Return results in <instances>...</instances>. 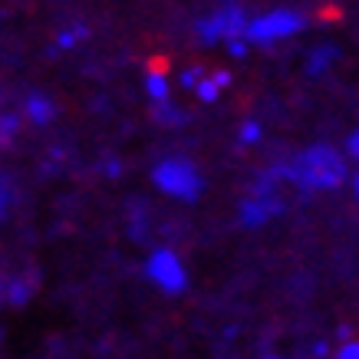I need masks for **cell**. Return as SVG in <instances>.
I'll use <instances>...</instances> for the list:
<instances>
[{
	"label": "cell",
	"instance_id": "obj_2",
	"mask_svg": "<svg viewBox=\"0 0 359 359\" xmlns=\"http://www.w3.org/2000/svg\"><path fill=\"white\" fill-rule=\"evenodd\" d=\"M152 182L158 191L178 198V201H198L201 188H205L201 172L188 158H165V162H158L152 172Z\"/></svg>",
	"mask_w": 359,
	"mask_h": 359
},
{
	"label": "cell",
	"instance_id": "obj_20",
	"mask_svg": "<svg viewBox=\"0 0 359 359\" xmlns=\"http://www.w3.org/2000/svg\"><path fill=\"white\" fill-rule=\"evenodd\" d=\"M346 152H349V155H353V158H356V162H359V129H356V132H353V135H349V139H346Z\"/></svg>",
	"mask_w": 359,
	"mask_h": 359
},
{
	"label": "cell",
	"instance_id": "obj_24",
	"mask_svg": "<svg viewBox=\"0 0 359 359\" xmlns=\"http://www.w3.org/2000/svg\"><path fill=\"white\" fill-rule=\"evenodd\" d=\"M264 359H280V356H264Z\"/></svg>",
	"mask_w": 359,
	"mask_h": 359
},
{
	"label": "cell",
	"instance_id": "obj_11",
	"mask_svg": "<svg viewBox=\"0 0 359 359\" xmlns=\"http://www.w3.org/2000/svg\"><path fill=\"white\" fill-rule=\"evenodd\" d=\"M30 294H33V287L27 280H13L11 287H7V300H11L13 306H23L30 300Z\"/></svg>",
	"mask_w": 359,
	"mask_h": 359
},
{
	"label": "cell",
	"instance_id": "obj_10",
	"mask_svg": "<svg viewBox=\"0 0 359 359\" xmlns=\"http://www.w3.org/2000/svg\"><path fill=\"white\" fill-rule=\"evenodd\" d=\"M86 36H89V27L86 23H76L73 30H63L56 36V46H60V50H73V46H76L79 40H86Z\"/></svg>",
	"mask_w": 359,
	"mask_h": 359
},
{
	"label": "cell",
	"instance_id": "obj_16",
	"mask_svg": "<svg viewBox=\"0 0 359 359\" xmlns=\"http://www.w3.org/2000/svg\"><path fill=\"white\" fill-rule=\"evenodd\" d=\"M337 359H359V339H349L337 349Z\"/></svg>",
	"mask_w": 359,
	"mask_h": 359
},
{
	"label": "cell",
	"instance_id": "obj_23",
	"mask_svg": "<svg viewBox=\"0 0 359 359\" xmlns=\"http://www.w3.org/2000/svg\"><path fill=\"white\" fill-rule=\"evenodd\" d=\"M353 191H356V198H359V175L353 178Z\"/></svg>",
	"mask_w": 359,
	"mask_h": 359
},
{
	"label": "cell",
	"instance_id": "obj_5",
	"mask_svg": "<svg viewBox=\"0 0 359 359\" xmlns=\"http://www.w3.org/2000/svg\"><path fill=\"white\" fill-rule=\"evenodd\" d=\"M248 13L241 11V7H234V4H228V7H221L218 13H211L208 20L198 23V33H201V40L205 43H218V40H241L244 33H248Z\"/></svg>",
	"mask_w": 359,
	"mask_h": 359
},
{
	"label": "cell",
	"instance_id": "obj_19",
	"mask_svg": "<svg viewBox=\"0 0 359 359\" xmlns=\"http://www.w3.org/2000/svg\"><path fill=\"white\" fill-rule=\"evenodd\" d=\"M13 132H17V119H13V116L0 119V139H7V135H13Z\"/></svg>",
	"mask_w": 359,
	"mask_h": 359
},
{
	"label": "cell",
	"instance_id": "obj_15",
	"mask_svg": "<svg viewBox=\"0 0 359 359\" xmlns=\"http://www.w3.org/2000/svg\"><path fill=\"white\" fill-rule=\"evenodd\" d=\"M205 79V69L201 66H188L185 73H182V86L185 89H198V83Z\"/></svg>",
	"mask_w": 359,
	"mask_h": 359
},
{
	"label": "cell",
	"instance_id": "obj_17",
	"mask_svg": "<svg viewBox=\"0 0 359 359\" xmlns=\"http://www.w3.org/2000/svg\"><path fill=\"white\" fill-rule=\"evenodd\" d=\"M228 53L234 56V60H244L248 56V40L241 36V40H228Z\"/></svg>",
	"mask_w": 359,
	"mask_h": 359
},
{
	"label": "cell",
	"instance_id": "obj_3",
	"mask_svg": "<svg viewBox=\"0 0 359 359\" xmlns=\"http://www.w3.org/2000/svg\"><path fill=\"white\" fill-rule=\"evenodd\" d=\"M306 27V17L297 11H271L264 17H254L248 23V33L244 40L248 43H273V40H287Z\"/></svg>",
	"mask_w": 359,
	"mask_h": 359
},
{
	"label": "cell",
	"instance_id": "obj_7",
	"mask_svg": "<svg viewBox=\"0 0 359 359\" xmlns=\"http://www.w3.org/2000/svg\"><path fill=\"white\" fill-rule=\"evenodd\" d=\"M337 56H339V50H337L333 43H320V46H313V50H310V56H306V63H304L306 76H323L330 66L337 63Z\"/></svg>",
	"mask_w": 359,
	"mask_h": 359
},
{
	"label": "cell",
	"instance_id": "obj_8",
	"mask_svg": "<svg viewBox=\"0 0 359 359\" xmlns=\"http://www.w3.org/2000/svg\"><path fill=\"white\" fill-rule=\"evenodd\" d=\"M23 112H27V119L30 122H36V126H46V122L56 116V109H53V102L46 96H40V93H33L30 99H27V106H23Z\"/></svg>",
	"mask_w": 359,
	"mask_h": 359
},
{
	"label": "cell",
	"instance_id": "obj_9",
	"mask_svg": "<svg viewBox=\"0 0 359 359\" xmlns=\"http://www.w3.org/2000/svg\"><path fill=\"white\" fill-rule=\"evenodd\" d=\"M145 93H149V99H152L155 106H158V102H168L172 83H168V76H165V73H158V69H149V73H145Z\"/></svg>",
	"mask_w": 359,
	"mask_h": 359
},
{
	"label": "cell",
	"instance_id": "obj_4",
	"mask_svg": "<svg viewBox=\"0 0 359 359\" xmlns=\"http://www.w3.org/2000/svg\"><path fill=\"white\" fill-rule=\"evenodd\" d=\"M145 277L158 287V290H165V294H182L188 287V273H185V264L178 261V254L175 250H155V254H149V261H145Z\"/></svg>",
	"mask_w": 359,
	"mask_h": 359
},
{
	"label": "cell",
	"instance_id": "obj_18",
	"mask_svg": "<svg viewBox=\"0 0 359 359\" xmlns=\"http://www.w3.org/2000/svg\"><path fill=\"white\" fill-rule=\"evenodd\" d=\"M13 201V191H11V185L7 182H0V218L7 215V205Z\"/></svg>",
	"mask_w": 359,
	"mask_h": 359
},
{
	"label": "cell",
	"instance_id": "obj_13",
	"mask_svg": "<svg viewBox=\"0 0 359 359\" xmlns=\"http://www.w3.org/2000/svg\"><path fill=\"white\" fill-rule=\"evenodd\" d=\"M261 135H264V129H261V122L257 119H248L244 126H241V132H238L241 145H254V142H261Z\"/></svg>",
	"mask_w": 359,
	"mask_h": 359
},
{
	"label": "cell",
	"instance_id": "obj_12",
	"mask_svg": "<svg viewBox=\"0 0 359 359\" xmlns=\"http://www.w3.org/2000/svg\"><path fill=\"white\" fill-rule=\"evenodd\" d=\"M152 116H155L158 122H165V126H175V122L185 119V112L175 109V106H168V102H158V106L152 109Z\"/></svg>",
	"mask_w": 359,
	"mask_h": 359
},
{
	"label": "cell",
	"instance_id": "obj_14",
	"mask_svg": "<svg viewBox=\"0 0 359 359\" xmlns=\"http://www.w3.org/2000/svg\"><path fill=\"white\" fill-rule=\"evenodd\" d=\"M218 83H215V79L211 76H205L201 79V83H198V89H195V96L201 99V102H218Z\"/></svg>",
	"mask_w": 359,
	"mask_h": 359
},
{
	"label": "cell",
	"instance_id": "obj_1",
	"mask_svg": "<svg viewBox=\"0 0 359 359\" xmlns=\"http://www.w3.org/2000/svg\"><path fill=\"white\" fill-rule=\"evenodd\" d=\"M290 182H297L306 191H327V188H339L346 178V158L333 152L330 145H313L306 152L297 155V162L290 168H280Z\"/></svg>",
	"mask_w": 359,
	"mask_h": 359
},
{
	"label": "cell",
	"instance_id": "obj_22",
	"mask_svg": "<svg viewBox=\"0 0 359 359\" xmlns=\"http://www.w3.org/2000/svg\"><path fill=\"white\" fill-rule=\"evenodd\" d=\"M106 175H109V178H119V175H122V165L119 162H109V165H106Z\"/></svg>",
	"mask_w": 359,
	"mask_h": 359
},
{
	"label": "cell",
	"instance_id": "obj_6",
	"mask_svg": "<svg viewBox=\"0 0 359 359\" xmlns=\"http://www.w3.org/2000/svg\"><path fill=\"white\" fill-rule=\"evenodd\" d=\"M280 201L277 198H244L241 201V224H248V228H261V224H267V221L273 218V215H280Z\"/></svg>",
	"mask_w": 359,
	"mask_h": 359
},
{
	"label": "cell",
	"instance_id": "obj_21",
	"mask_svg": "<svg viewBox=\"0 0 359 359\" xmlns=\"http://www.w3.org/2000/svg\"><path fill=\"white\" fill-rule=\"evenodd\" d=\"M211 79H215V83H218V89L231 86V73H228V69H218V73H215V76H211Z\"/></svg>",
	"mask_w": 359,
	"mask_h": 359
}]
</instances>
